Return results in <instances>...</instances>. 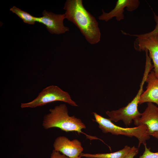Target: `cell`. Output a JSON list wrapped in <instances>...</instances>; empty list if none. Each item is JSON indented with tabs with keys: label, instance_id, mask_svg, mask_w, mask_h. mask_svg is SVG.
<instances>
[{
	"label": "cell",
	"instance_id": "obj_1",
	"mask_svg": "<svg viewBox=\"0 0 158 158\" xmlns=\"http://www.w3.org/2000/svg\"><path fill=\"white\" fill-rule=\"evenodd\" d=\"M63 9L65 18L80 30L87 41L95 44L100 41L101 32L96 19L85 9L82 0H67Z\"/></svg>",
	"mask_w": 158,
	"mask_h": 158
},
{
	"label": "cell",
	"instance_id": "obj_2",
	"mask_svg": "<svg viewBox=\"0 0 158 158\" xmlns=\"http://www.w3.org/2000/svg\"><path fill=\"white\" fill-rule=\"evenodd\" d=\"M49 113L44 117L42 125L46 129L52 128H58L66 132L75 131L78 133L85 135L87 138L101 140L95 136L88 135L82 130L86 126L81 120L74 116H70L68 114L67 107L65 104H61L50 109Z\"/></svg>",
	"mask_w": 158,
	"mask_h": 158
},
{
	"label": "cell",
	"instance_id": "obj_3",
	"mask_svg": "<svg viewBox=\"0 0 158 158\" xmlns=\"http://www.w3.org/2000/svg\"><path fill=\"white\" fill-rule=\"evenodd\" d=\"M95 121L99 127L104 133H110L113 135H122L130 137H135L139 141L138 147L141 144L146 145V141L150 138L147 128L145 125H140L132 128H123L114 124L109 118H105L96 112L92 113Z\"/></svg>",
	"mask_w": 158,
	"mask_h": 158
},
{
	"label": "cell",
	"instance_id": "obj_4",
	"mask_svg": "<svg viewBox=\"0 0 158 158\" xmlns=\"http://www.w3.org/2000/svg\"><path fill=\"white\" fill-rule=\"evenodd\" d=\"M56 101L63 102L73 106H78L68 92L57 86L52 85L44 89L32 101L21 103L20 107L22 108H34Z\"/></svg>",
	"mask_w": 158,
	"mask_h": 158
},
{
	"label": "cell",
	"instance_id": "obj_5",
	"mask_svg": "<svg viewBox=\"0 0 158 158\" xmlns=\"http://www.w3.org/2000/svg\"><path fill=\"white\" fill-rule=\"evenodd\" d=\"M134 47L138 51L147 50L153 63V71L158 78V34L146 37H136Z\"/></svg>",
	"mask_w": 158,
	"mask_h": 158
},
{
	"label": "cell",
	"instance_id": "obj_6",
	"mask_svg": "<svg viewBox=\"0 0 158 158\" xmlns=\"http://www.w3.org/2000/svg\"><path fill=\"white\" fill-rule=\"evenodd\" d=\"M42 14V17H35V21L45 25L51 34L59 35L69 31V28L63 24V20L66 18L65 14H56L44 10Z\"/></svg>",
	"mask_w": 158,
	"mask_h": 158
},
{
	"label": "cell",
	"instance_id": "obj_7",
	"mask_svg": "<svg viewBox=\"0 0 158 158\" xmlns=\"http://www.w3.org/2000/svg\"><path fill=\"white\" fill-rule=\"evenodd\" d=\"M53 146L54 150L69 158H81L80 155L83 149L77 139L71 140L65 136H60L56 139Z\"/></svg>",
	"mask_w": 158,
	"mask_h": 158
},
{
	"label": "cell",
	"instance_id": "obj_8",
	"mask_svg": "<svg viewBox=\"0 0 158 158\" xmlns=\"http://www.w3.org/2000/svg\"><path fill=\"white\" fill-rule=\"evenodd\" d=\"M135 125H145L150 136L158 132V107L153 103H147V106L140 117L134 121Z\"/></svg>",
	"mask_w": 158,
	"mask_h": 158
},
{
	"label": "cell",
	"instance_id": "obj_9",
	"mask_svg": "<svg viewBox=\"0 0 158 158\" xmlns=\"http://www.w3.org/2000/svg\"><path fill=\"white\" fill-rule=\"evenodd\" d=\"M139 4L140 2L138 0H118L113 10L107 13L103 10L102 13L99 16L98 19L107 22L115 17L117 21H120L124 18L123 13L125 8L128 11H132L138 8Z\"/></svg>",
	"mask_w": 158,
	"mask_h": 158
},
{
	"label": "cell",
	"instance_id": "obj_10",
	"mask_svg": "<svg viewBox=\"0 0 158 158\" xmlns=\"http://www.w3.org/2000/svg\"><path fill=\"white\" fill-rule=\"evenodd\" d=\"M146 82L147 83L146 90L142 94L139 104L151 102L155 103L158 107V78L153 71L149 73Z\"/></svg>",
	"mask_w": 158,
	"mask_h": 158
},
{
	"label": "cell",
	"instance_id": "obj_11",
	"mask_svg": "<svg viewBox=\"0 0 158 158\" xmlns=\"http://www.w3.org/2000/svg\"><path fill=\"white\" fill-rule=\"evenodd\" d=\"M131 148L126 145L122 149L110 153L90 154L82 153L80 157L88 158H124L129 152Z\"/></svg>",
	"mask_w": 158,
	"mask_h": 158
},
{
	"label": "cell",
	"instance_id": "obj_12",
	"mask_svg": "<svg viewBox=\"0 0 158 158\" xmlns=\"http://www.w3.org/2000/svg\"><path fill=\"white\" fill-rule=\"evenodd\" d=\"M10 10L21 18L24 23L32 25L34 24L36 22L35 17L15 6L11 8Z\"/></svg>",
	"mask_w": 158,
	"mask_h": 158
},
{
	"label": "cell",
	"instance_id": "obj_13",
	"mask_svg": "<svg viewBox=\"0 0 158 158\" xmlns=\"http://www.w3.org/2000/svg\"><path fill=\"white\" fill-rule=\"evenodd\" d=\"M154 14V18L156 24L155 28L152 31L150 32L140 35H130L140 37H146L152 35L158 34V16H157L155 13Z\"/></svg>",
	"mask_w": 158,
	"mask_h": 158
},
{
	"label": "cell",
	"instance_id": "obj_14",
	"mask_svg": "<svg viewBox=\"0 0 158 158\" xmlns=\"http://www.w3.org/2000/svg\"><path fill=\"white\" fill-rule=\"evenodd\" d=\"M144 146V151L138 158H158V152H153L150 151V148H147L146 145Z\"/></svg>",
	"mask_w": 158,
	"mask_h": 158
},
{
	"label": "cell",
	"instance_id": "obj_15",
	"mask_svg": "<svg viewBox=\"0 0 158 158\" xmlns=\"http://www.w3.org/2000/svg\"><path fill=\"white\" fill-rule=\"evenodd\" d=\"M138 148L133 146L131 147L129 152L124 158H134L138 153Z\"/></svg>",
	"mask_w": 158,
	"mask_h": 158
},
{
	"label": "cell",
	"instance_id": "obj_16",
	"mask_svg": "<svg viewBox=\"0 0 158 158\" xmlns=\"http://www.w3.org/2000/svg\"><path fill=\"white\" fill-rule=\"evenodd\" d=\"M50 158H69L66 156L61 154L59 152L54 150L51 154Z\"/></svg>",
	"mask_w": 158,
	"mask_h": 158
},
{
	"label": "cell",
	"instance_id": "obj_17",
	"mask_svg": "<svg viewBox=\"0 0 158 158\" xmlns=\"http://www.w3.org/2000/svg\"><path fill=\"white\" fill-rule=\"evenodd\" d=\"M151 136H152L158 139V132L155 133L153 134Z\"/></svg>",
	"mask_w": 158,
	"mask_h": 158
}]
</instances>
